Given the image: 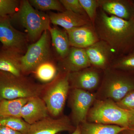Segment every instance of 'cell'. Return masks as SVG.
Listing matches in <instances>:
<instances>
[{
	"label": "cell",
	"instance_id": "6da1fadb",
	"mask_svg": "<svg viewBox=\"0 0 134 134\" xmlns=\"http://www.w3.org/2000/svg\"><path fill=\"white\" fill-rule=\"evenodd\" d=\"M93 26L99 39L109 45L115 58L134 50V19L126 20L110 15L99 7Z\"/></svg>",
	"mask_w": 134,
	"mask_h": 134
},
{
	"label": "cell",
	"instance_id": "7a4b0ae2",
	"mask_svg": "<svg viewBox=\"0 0 134 134\" xmlns=\"http://www.w3.org/2000/svg\"><path fill=\"white\" fill-rule=\"evenodd\" d=\"M134 90V74L108 68L103 71L97 99H110L119 102Z\"/></svg>",
	"mask_w": 134,
	"mask_h": 134
},
{
	"label": "cell",
	"instance_id": "3957f363",
	"mask_svg": "<svg viewBox=\"0 0 134 134\" xmlns=\"http://www.w3.org/2000/svg\"><path fill=\"white\" fill-rule=\"evenodd\" d=\"M69 74L60 71L52 82L44 85L40 97L45 103L50 116L62 115L70 90Z\"/></svg>",
	"mask_w": 134,
	"mask_h": 134
},
{
	"label": "cell",
	"instance_id": "277c9868",
	"mask_svg": "<svg viewBox=\"0 0 134 134\" xmlns=\"http://www.w3.org/2000/svg\"><path fill=\"white\" fill-rule=\"evenodd\" d=\"M43 86L32 82L24 75L18 76L0 71L1 101L40 97Z\"/></svg>",
	"mask_w": 134,
	"mask_h": 134
},
{
	"label": "cell",
	"instance_id": "5b68a950",
	"mask_svg": "<svg viewBox=\"0 0 134 134\" xmlns=\"http://www.w3.org/2000/svg\"><path fill=\"white\" fill-rule=\"evenodd\" d=\"M129 111L108 99H97L89 110L86 121L127 127L130 125Z\"/></svg>",
	"mask_w": 134,
	"mask_h": 134
},
{
	"label": "cell",
	"instance_id": "8992f818",
	"mask_svg": "<svg viewBox=\"0 0 134 134\" xmlns=\"http://www.w3.org/2000/svg\"><path fill=\"white\" fill-rule=\"evenodd\" d=\"M10 18L18 19L33 42L38 40L43 32L51 27L48 15L34 8L27 0L22 1L18 11Z\"/></svg>",
	"mask_w": 134,
	"mask_h": 134
},
{
	"label": "cell",
	"instance_id": "52a82bcc",
	"mask_svg": "<svg viewBox=\"0 0 134 134\" xmlns=\"http://www.w3.org/2000/svg\"><path fill=\"white\" fill-rule=\"evenodd\" d=\"M50 34L49 31L42 34L38 40L28 46L21 59L22 74L24 75L34 72L39 65L49 61Z\"/></svg>",
	"mask_w": 134,
	"mask_h": 134
},
{
	"label": "cell",
	"instance_id": "ba28073f",
	"mask_svg": "<svg viewBox=\"0 0 134 134\" xmlns=\"http://www.w3.org/2000/svg\"><path fill=\"white\" fill-rule=\"evenodd\" d=\"M68 99L71 110L70 118L76 127L86 121L89 110L97 99V97L96 93L81 89H70Z\"/></svg>",
	"mask_w": 134,
	"mask_h": 134
},
{
	"label": "cell",
	"instance_id": "9c48e42d",
	"mask_svg": "<svg viewBox=\"0 0 134 134\" xmlns=\"http://www.w3.org/2000/svg\"><path fill=\"white\" fill-rule=\"evenodd\" d=\"M0 43L2 48L23 53L27 49L28 37L15 29L10 17L0 19Z\"/></svg>",
	"mask_w": 134,
	"mask_h": 134
},
{
	"label": "cell",
	"instance_id": "30bf717a",
	"mask_svg": "<svg viewBox=\"0 0 134 134\" xmlns=\"http://www.w3.org/2000/svg\"><path fill=\"white\" fill-rule=\"evenodd\" d=\"M76 127L66 115L58 117L49 115L31 125L28 134H58L62 132H73Z\"/></svg>",
	"mask_w": 134,
	"mask_h": 134
},
{
	"label": "cell",
	"instance_id": "8fae6325",
	"mask_svg": "<svg viewBox=\"0 0 134 134\" xmlns=\"http://www.w3.org/2000/svg\"><path fill=\"white\" fill-rule=\"evenodd\" d=\"M103 71L92 66L69 74L70 89L89 91L98 88L101 83Z\"/></svg>",
	"mask_w": 134,
	"mask_h": 134
},
{
	"label": "cell",
	"instance_id": "7c38bea8",
	"mask_svg": "<svg viewBox=\"0 0 134 134\" xmlns=\"http://www.w3.org/2000/svg\"><path fill=\"white\" fill-rule=\"evenodd\" d=\"M85 49L91 66L103 71L110 68L115 58L110 46L103 40Z\"/></svg>",
	"mask_w": 134,
	"mask_h": 134
},
{
	"label": "cell",
	"instance_id": "4fadbf2b",
	"mask_svg": "<svg viewBox=\"0 0 134 134\" xmlns=\"http://www.w3.org/2000/svg\"><path fill=\"white\" fill-rule=\"evenodd\" d=\"M70 46L85 49L99 41L92 23L66 31Z\"/></svg>",
	"mask_w": 134,
	"mask_h": 134
},
{
	"label": "cell",
	"instance_id": "5bb4252c",
	"mask_svg": "<svg viewBox=\"0 0 134 134\" xmlns=\"http://www.w3.org/2000/svg\"><path fill=\"white\" fill-rule=\"evenodd\" d=\"M60 71L73 73L91 66L85 49L71 47L66 58L60 60Z\"/></svg>",
	"mask_w": 134,
	"mask_h": 134
},
{
	"label": "cell",
	"instance_id": "9a60e30c",
	"mask_svg": "<svg viewBox=\"0 0 134 134\" xmlns=\"http://www.w3.org/2000/svg\"><path fill=\"white\" fill-rule=\"evenodd\" d=\"M49 115L45 103L39 96L29 98L21 111V117L31 125Z\"/></svg>",
	"mask_w": 134,
	"mask_h": 134
},
{
	"label": "cell",
	"instance_id": "2e32d148",
	"mask_svg": "<svg viewBox=\"0 0 134 134\" xmlns=\"http://www.w3.org/2000/svg\"><path fill=\"white\" fill-rule=\"evenodd\" d=\"M133 1L100 0V8L108 15L126 20L134 19Z\"/></svg>",
	"mask_w": 134,
	"mask_h": 134
},
{
	"label": "cell",
	"instance_id": "e0dca14e",
	"mask_svg": "<svg viewBox=\"0 0 134 134\" xmlns=\"http://www.w3.org/2000/svg\"><path fill=\"white\" fill-rule=\"evenodd\" d=\"M48 15L52 24L61 26L66 31L92 23L87 17L69 10L58 13L51 12Z\"/></svg>",
	"mask_w": 134,
	"mask_h": 134
},
{
	"label": "cell",
	"instance_id": "ac0fdd59",
	"mask_svg": "<svg viewBox=\"0 0 134 134\" xmlns=\"http://www.w3.org/2000/svg\"><path fill=\"white\" fill-rule=\"evenodd\" d=\"M22 54L14 50L0 48V71L19 76L24 75L21 67Z\"/></svg>",
	"mask_w": 134,
	"mask_h": 134
},
{
	"label": "cell",
	"instance_id": "d6986e66",
	"mask_svg": "<svg viewBox=\"0 0 134 134\" xmlns=\"http://www.w3.org/2000/svg\"><path fill=\"white\" fill-rule=\"evenodd\" d=\"M48 31L56 52L60 60L64 59L68 54L71 47L67 32L55 25L50 27Z\"/></svg>",
	"mask_w": 134,
	"mask_h": 134
},
{
	"label": "cell",
	"instance_id": "ffe728a7",
	"mask_svg": "<svg viewBox=\"0 0 134 134\" xmlns=\"http://www.w3.org/2000/svg\"><path fill=\"white\" fill-rule=\"evenodd\" d=\"M81 134H119L127 127L86 121L79 125Z\"/></svg>",
	"mask_w": 134,
	"mask_h": 134
},
{
	"label": "cell",
	"instance_id": "44dd1931",
	"mask_svg": "<svg viewBox=\"0 0 134 134\" xmlns=\"http://www.w3.org/2000/svg\"><path fill=\"white\" fill-rule=\"evenodd\" d=\"M29 98L2 100L0 101V116L21 118V113L22 108Z\"/></svg>",
	"mask_w": 134,
	"mask_h": 134
},
{
	"label": "cell",
	"instance_id": "7402d4cb",
	"mask_svg": "<svg viewBox=\"0 0 134 134\" xmlns=\"http://www.w3.org/2000/svg\"><path fill=\"white\" fill-rule=\"evenodd\" d=\"M33 73L39 81L47 83L55 78L58 72L56 66L48 61L39 65Z\"/></svg>",
	"mask_w": 134,
	"mask_h": 134
},
{
	"label": "cell",
	"instance_id": "603a6c76",
	"mask_svg": "<svg viewBox=\"0 0 134 134\" xmlns=\"http://www.w3.org/2000/svg\"><path fill=\"white\" fill-rule=\"evenodd\" d=\"M0 125L8 127L23 134H28L31 125L21 117L0 116Z\"/></svg>",
	"mask_w": 134,
	"mask_h": 134
},
{
	"label": "cell",
	"instance_id": "cb8c5ba5",
	"mask_svg": "<svg viewBox=\"0 0 134 134\" xmlns=\"http://www.w3.org/2000/svg\"><path fill=\"white\" fill-rule=\"evenodd\" d=\"M110 68L134 74V50L126 55L115 58Z\"/></svg>",
	"mask_w": 134,
	"mask_h": 134
},
{
	"label": "cell",
	"instance_id": "d4e9b609",
	"mask_svg": "<svg viewBox=\"0 0 134 134\" xmlns=\"http://www.w3.org/2000/svg\"><path fill=\"white\" fill-rule=\"evenodd\" d=\"M29 1L34 8L42 12L54 10L61 12L66 10L58 0H30Z\"/></svg>",
	"mask_w": 134,
	"mask_h": 134
},
{
	"label": "cell",
	"instance_id": "484cf974",
	"mask_svg": "<svg viewBox=\"0 0 134 134\" xmlns=\"http://www.w3.org/2000/svg\"><path fill=\"white\" fill-rule=\"evenodd\" d=\"M20 2L17 0H0V19L11 17L18 11Z\"/></svg>",
	"mask_w": 134,
	"mask_h": 134
},
{
	"label": "cell",
	"instance_id": "4316f807",
	"mask_svg": "<svg viewBox=\"0 0 134 134\" xmlns=\"http://www.w3.org/2000/svg\"><path fill=\"white\" fill-rule=\"evenodd\" d=\"M79 1L93 26L98 9L100 7V0H79Z\"/></svg>",
	"mask_w": 134,
	"mask_h": 134
},
{
	"label": "cell",
	"instance_id": "83f0119b",
	"mask_svg": "<svg viewBox=\"0 0 134 134\" xmlns=\"http://www.w3.org/2000/svg\"><path fill=\"white\" fill-rule=\"evenodd\" d=\"M60 1L66 10L72 11L88 17L79 0H60Z\"/></svg>",
	"mask_w": 134,
	"mask_h": 134
},
{
	"label": "cell",
	"instance_id": "f1b7e54d",
	"mask_svg": "<svg viewBox=\"0 0 134 134\" xmlns=\"http://www.w3.org/2000/svg\"><path fill=\"white\" fill-rule=\"evenodd\" d=\"M116 103L120 107L125 110L130 111L134 109V90Z\"/></svg>",
	"mask_w": 134,
	"mask_h": 134
},
{
	"label": "cell",
	"instance_id": "f546056e",
	"mask_svg": "<svg viewBox=\"0 0 134 134\" xmlns=\"http://www.w3.org/2000/svg\"><path fill=\"white\" fill-rule=\"evenodd\" d=\"M0 134H23L8 127L0 125Z\"/></svg>",
	"mask_w": 134,
	"mask_h": 134
},
{
	"label": "cell",
	"instance_id": "4dcf8cb0",
	"mask_svg": "<svg viewBox=\"0 0 134 134\" xmlns=\"http://www.w3.org/2000/svg\"><path fill=\"white\" fill-rule=\"evenodd\" d=\"M119 134H134V125H131L120 132Z\"/></svg>",
	"mask_w": 134,
	"mask_h": 134
},
{
	"label": "cell",
	"instance_id": "1f68e13d",
	"mask_svg": "<svg viewBox=\"0 0 134 134\" xmlns=\"http://www.w3.org/2000/svg\"><path fill=\"white\" fill-rule=\"evenodd\" d=\"M129 111L130 117V126L134 125V109Z\"/></svg>",
	"mask_w": 134,
	"mask_h": 134
},
{
	"label": "cell",
	"instance_id": "d6a6232c",
	"mask_svg": "<svg viewBox=\"0 0 134 134\" xmlns=\"http://www.w3.org/2000/svg\"><path fill=\"white\" fill-rule=\"evenodd\" d=\"M58 134H60V133ZM70 134H81V132H80V127H79V126H77L76 127V128L75 129L74 131L72 133H71Z\"/></svg>",
	"mask_w": 134,
	"mask_h": 134
},
{
	"label": "cell",
	"instance_id": "836d02e7",
	"mask_svg": "<svg viewBox=\"0 0 134 134\" xmlns=\"http://www.w3.org/2000/svg\"><path fill=\"white\" fill-rule=\"evenodd\" d=\"M2 46L1 44V43H0V48H1Z\"/></svg>",
	"mask_w": 134,
	"mask_h": 134
},
{
	"label": "cell",
	"instance_id": "e575fe53",
	"mask_svg": "<svg viewBox=\"0 0 134 134\" xmlns=\"http://www.w3.org/2000/svg\"><path fill=\"white\" fill-rule=\"evenodd\" d=\"M133 4L134 5V1H133Z\"/></svg>",
	"mask_w": 134,
	"mask_h": 134
},
{
	"label": "cell",
	"instance_id": "d590c367",
	"mask_svg": "<svg viewBox=\"0 0 134 134\" xmlns=\"http://www.w3.org/2000/svg\"><path fill=\"white\" fill-rule=\"evenodd\" d=\"M0 101H1V100H0Z\"/></svg>",
	"mask_w": 134,
	"mask_h": 134
}]
</instances>
